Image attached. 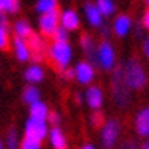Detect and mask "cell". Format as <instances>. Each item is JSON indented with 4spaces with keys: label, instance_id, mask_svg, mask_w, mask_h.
Instances as JSON below:
<instances>
[{
    "label": "cell",
    "instance_id": "5bb4252c",
    "mask_svg": "<svg viewBox=\"0 0 149 149\" xmlns=\"http://www.w3.org/2000/svg\"><path fill=\"white\" fill-rule=\"evenodd\" d=\"M131 26H132V22H131L130 15L122 14V15H119L116 20H114V26H113L114 33H116L117 37H125L126 33L130 32Z\"/></svg>",
    "mask_w": 149,
    "mask_h": 149
},
{
    "label": "cell",
    "instance_id": "d590c367",
    "mask_svg": "<svg viewBox=\"0 0 149 149\" xmlns=\"http://www.w3.org/2000/svg\"><path fill=\"white\" fill-rule=\"evenodd\" d=\"M140 149H149V140H146L143 145H141V148Z\"/></svg>",
    "mask_w": 149,
    "mask_h": 149
},
{
    "label": "cell",
    "instance_id": "e0dca14e",
    "mask_svg": "<svg viewBox=\"0 0 149 149\" xmlns=\"http://www.w3.org/2000/svg\"><path fill=\"white\" fill-rule=\"evenodd\" d=\"M24 79L28 81V82H31V84H37V82H40V81L44 79V70L40 65L33 64V65H31V67L26 69Z\"/></svg>",
    "mask_w": 149,
    "mask_h": 149
},
{
    "label": "cell",
    "instance_id": "8d00e7d4",
    "mask_svg": "<svg viewBox=\"0 0 149 149\" xmlns=\"http://www.w3.org/2000/svg\"><path fill=\"white\" fill-rule=\"evenodd\" d=\"M82 149H94V148H93V146H91V145H85V146H84V148H82Z\"/></svg>",
    "mask_w": 149,
    "mask_h": 149
},
{
    "label": "cell",
    "instance_id": "cb8c5ba5",
    "mask_svg": "<svg viewBox=\"0 0 149 149\" xmlns=\"http://www.w3.org/2000/svg\"><path fill=\"white\" fill-rule=\"evenodd\" d=\"M3 12H11V14L18 12V2H15V0H0V14H3Z\"/></svg>",
    "mask_w": 149,
    "mask_h": 149
},
{
    "label": "cell",
    "instance_id": "f35d334b",
    "mask_svg": "<svg viewBox=\"0 0 149 149\" xmlns=\"http://www.w3.org/2000/svg\"><path fill=\"white\" fill-rule=\"evenodd\" d=\"M146 3H148V6H149V0H146Z\"/></svg>",
    "mask_w": 149,
    "mask_h": 149
},
{
    "label": "cell",
    "instance_id": "ffe728a7",
    "mask_svg": "<svg viewBox=\"0 0 149 149\" xmlns=\"http://www.w3.org/2000/svg\"><path fill=\"white\" fill-rule=\"evenodd\" d=\"M14 32H15V35L18 38H29L32 35V29H31V26L29 23L26 22V20H18V22H15L14 24Z\"/></svg>",
    "mask_w": 149,
    "mask_h": 149
},
{
    "label": "cell",
    "instance_id": "e575fe53",
    "mask_svg": "<svg viewBox=\"0 0 149 149\" xmlns=\"http://www.w3.org/2000/svg\"><path fill=\"white\" fill-rule=\"evenodd\" d=\"M100 29H102V35H104L105 38H107L108 35H110V29H108L107 26H104V24H102V26H100Z\"/></svg>",
    "mask_w": 149,
    "mask_h": 149
},
{
    "label": "cell",
    "instance_id": "5b68a950",
    "mask_svg": "<svg viewBox=\"0 0 149 149\" xmlns=\"http://www.w3.org/2000/svg\"><path fill=\"white\" fill-rule=\"evenodd\" d=\"M116 63V52L114 47L108 43L104 41L97 46V64L99 67H102L104 70H111Z\"/></svg>",
    "mask_w": 149,
    "mask_h": 149
},
{
    "label": "cell",
    "instance_id": "4316f807",
    "mask_svg": "<svg viewBox=\"0 0 149 149\" xmlns=\"http://www.w3.org/2000/svg\"><path fill=\"white\" fill-rule=\"evenodd\" d=\"M6 146L8 149H18V140H17V131L9 130L6 135Z\"/></svg>",
    "mask_w": 149,
    "mask_h": 149
},
{
    "label": "cell",
    "instance_id": "4dcf8cb0",
    "mask_svg": "<svg viewBox=\"0 0 149 149\" xmlns=\"http://www.w3.org/2000/svg\"><path fill=\"white\" fill-rule=\"evenodd\" d=\"M141 26H143L145 29L149 31V8L146 9V12L143 14V20H141Z\"/></svg>",
    "mask_w": 149,
    "mask_h": 149
},
{
    "label": "cell",
    "instance_id": "7c38bea8",
    "mask_svg": "<svg viewBox=\"0 0 149 149\" xmlns=\"http://www.w3.org/2000/svg\"><path fill=\"white\" fill-rule=\"evenodd\" d=\"M59 22L65 31H74L79 28V17L73 9H65L64 12H61Z\"/></svg>",
    "mask_w": 149,
    "mask_h": 149
},
{
    "label": "cell",
    "instance_id": "1f68e13d",
    "mask_svg": "<svg viewBox=\"0 0 149 149\" xmlns=\"http://www.w3.org/2000/svg\"><path fill=\"white\" fill-rule=\"evenodd\" d=\"M143 53L146 58H149V35L143 40Z\"/></svg>",
    "mask_w": 149,
    "mask_h": 149
},
{
    "label": "cell",
    "instance_id": "44dd1931",
    "mask_svg": "<svg viewBox=\"0 0 149 149\" xmlns=\"http://www.w3.org/2000/svg\"><path fill=\"white\" fill-rule=\"evenodd\" d=\"M40 100V91L35 88V87H26L24 91H23V102L32 105Z\"/></svg>",
    "mask_w": 149,
    "mask_h": 149
},
{
    "label": "cell",
    "instance_id": "603a6c76",
    "mask_svg": "<svg viewBox=\"0 0 149 149\" xmlns=\"http://www.w3.org/2000/svg\"><path fill=\"white\" fill-rule=\"evenodd\" d=\"M96 8L102 15H111L116 9V5H114V0H97Z\"/></svg>",
    "mask_w": 149,
    "mask_h": 149
},
{
    "label": "cell",
    "instance_id": "9c48e42d",
    "mask_svg": "<svg viewBox=\"0 0 149 149\" xmlns=\"http://www.w3.org/2000/svg\"><path fill=\"white\" fill-rule=\"evenodd\" d=\"M134 128L140 137H148L149 135V107H145L137 113L134 120Z\"/></svg>",
    "mask_w": 149,
    "mask_h": 149
},
{
    "label": "cell",
    "instance_id": "d6a6232c",
    "mask_svg": "<svg viewBox=\"0 0 149 149\" xmlns=\"http://www.w3.org/2000/svg\"><path fill=\"white\" fill-rule=\"evenodd\" d=\"M49 120L52 122L53 125H58V123H59V120H61V117H59V114H58V113H52V114H49Z\"/></svg>",
    "mask_w": 149,
    "mask_h": 149
},
{
    "label": "cell",
    "instance_id": "8fae6325",
    "mask_svg": "<svg viewBox=\"0 0 149 149\" xmlns=\"http://www.w3.org/2000/svg\"><path fill=\"white\" fill-rule=\"evenodd\" d=\"M81 47L84 49L85 55L88 56V59H90V64H91V65H93V64L99 65V64H97V46L94 44L93 38H91L90 35H87V33H84V35L81 37Z\"/></svg>",
    "mask_w": 149,
    "mask_h": 149
},
{
    "label": "cell",
    "instance_id": "2e32d148",
    "mask_svg": "<svg viewBox=\"0 0 149 149\" xmlns=\"http://www.w3.org/2000/svg\"><path fill=\"white\" fill-rule=\"evenodd\" d=\"M14 50H15V56L18 61H28L31 58V50H29V46L28 41L23 38H15L14 40Z\"/></svg>",
    "mask_w": 149,
    "mask_h": 149
},
{
    "label": "cell",
    "instance_id": "d6986e66",
    "mask_svg": "<svg viewBox=\"0 0 149 149\" xmlns=\"http://www.w3.org/2000/svg\"><path fill=\"white\" fill-rule=\"evenodd\" d=\"M49 135H50V143L55 149H67L65 137H64V134L59 128H53Z\"/></svg>",
    "mask_w": 149,
    "mask_h": 149
},
{
    "label": "cell",
    "instance_id": "ac0fdd59",
    "mask_svg": "<svg viewBox=\"0 0 149 149\" xmlns=\"http://www.w3.org/2000/svg\"><path fill=\"white\" fill-rule=\"evenodd\" d=\"M31 117L32 119H38V120H46L49 117V108L44 102L38 100V102L31 105Z\"/></svg>",
    "mask_w": 149,
    "mask_h": 149
},
{
    "label": "cell",
    "instance_id": "83f0119b",
    "mask_svg": "<svg viewBox=\"0 0 149 149\" xmlns=\"http://www.w3.org/2000/svg\"><path fill=\"white\" fill-rule=\"evenodd\" d=\"M9 44V37H8V31H6L5 26L0 24V49H8Z\"/></svg>",
    "mask_w": 149,
    "mask_h": 149
},
{
    "label": "cell",
    "instance_id": "30bf717a",
    "mask_svg": "<svg viewBox=\"0 0 149 149\" xmlns=\"http://www.w3.org/2000/svg\"><path fill=\"white\" fill-rule=\"evenodd\" d=\"M74 78L78 79L79 84H90L94 78V67L90 63H79L74 67Z\"/></svg>",
    "mask_w": 149,
    "mask_h": 149
},
{
    "label": "cell",
    "instance_id": "f546056e",
    "mask_svg": "<svg viewBox=\"0 0 149 149\" xmlns=\"http://www.w3.org/2000/svg\"><path fill=\"white\" fill-rule=\"evenodd\" d=\"M117 149H137V146H135V143L132 140H126V141H123Z\"/></svg>",
    "mask_w": 149,
    "mask_h": 149
},
{
    "label": "cell",
    "instance_id": "9a60e30c",
    "mask_svg": "<svg viewBox=\"0 0 149 149\" xmlns=\"http://www.w3.org/2000/svg\"><path fill=\"white\" fill-rule=\"evenodd\" d=\"M84 12H85V17H87V22L91 26H102V14H100L99 9L96 8V5L87 3L84 6Z\"/></svg>",
    "mask_w": 149,
    "mask_h": 149
},
{
    "label": "cell",
    "instance_id": "d4e9b609",
    "mask_svg": "<svg viewBox=\"0 0 149 149\" xmlns=\"http://www.w3.org/2000/svg\"><path fill=\"white\" fill-rule=\"evenodd\" d=\"M41 148V141L32 137H24L22 141V146L20 149H40Z\"/></svg>",
    "mask_w": 149,
    "mask_h": 149
},
{
    "label": "cell",
    "instance_id": "836d02e7",
    "mask_svg": "<svg viewBox=\"0 0 149 149\" xmlns=\"http://www.w3.org/2000/svg\"><path fill=\"white\" fill-rule=\"evenodd\" d=\"M64 76H65L67 79L74 78V69H65V70H64Z\"/></svg>",
    "mask_w": 149,
    "mask_h": 149
},
{
    "label": "cell",
    "instance_id": "4fadbf2b",
    "mask_svg": "<svg viewBox=\"0 0 149 149\" xmlns=\"http://www.w3.org/2000/svg\"><path fill=\"white\" fill-rule=\"evenodd\" d=\"M85 100H87V104H88V107L91 108V110L100 108V105H102V102H104L102 90H100L99 87H90V88L85 91Z\"/></svg>",
    "mask_w": 149,
    "mask_h": 149
},
{
    "label": "cell",
    "instance_id": "8992f818",
    "mask_svg": "<svg viewBox=\"0 0 149 149\" xmlns=\"http://www.w3.org/2000/svg\"><path fill=\"white\" fill-rule=\"evenodd\" d=\"M47 135V123L46 120H38L29 117L24 126V137H32L41 141Z\"/></svg>",
    "mask_w": 149,
    "mask_h": 149
},
{
    "label": "cell",
    "instance_id": "7402d4cb",
    "mask_svg": "<svg viewBox=\"0 0 149 149\" xmlns=\"http://www.w3.org/2000/svg\"><path fill=\"white\" fill-rule=\"evenodd\" d=\"M58 0H37V11L40 14H46V12H50L53 9H56Z\"/></svg>",
    "mask_w": 149,
    "mask_h": 149
},
{
    "label": "cell",
    "instance_id": "7a4b0ae2",
    "mask_svg": "<svg viewBox=\"0 0 149 149\" xmlns=\"http://www.w3.org/2000/svg\"><path fill=\"white\" fill-rule=\"evenodd\" d=\"M111 94L113 99L120 108H126L131 105L132 100V91L130 90V87L126 85L123 79V72L122 67H116L111 78Z\"/></svg>",
    "mask_w": 149,
    "mask_h": 149
},
{
    "label": "cell",
    "instance_id": "277c9868",
    "mask_svg": "<svg viewBox=\"0 0 149 149\" xmlns=\"http://www.w3.org/2000/svg\"><path fill=\"white\" fill-rule=\"evenodd\" d=\"M120 134V122L117 119H110L107 123L102 126L100 131V143L104 149H111L114 148L116 141Z\"/></svg>",
    "mask_w": 149,
    "mask_h": 149
},
{
    "label": "cell",
    "instance_id": "6da1fadb",
    "mask_svg": "<svg viewBox=\"0 0 149 149\" xmlns=\"http://www.w3.org/2000/svg\"><path fill=\"white\" fill-rule=\"evenodd\" d=\"M122 72H123L125 82L130 87L131 91L145 88V85L148 82V76H146V72L143 69V65L140 64V61L137 58L128 59L125 63V65L122 67Z\"/></svg>",
    "mask_w": 149,
    "mask_h": 149
},
{
    "label": "cell",
    "instance_id": "3957f363",
    "mask_svg": "<svg viewBox=\"0 0 149 149\" xmlns=\"http://www.w3.org/2000/svg\"><path fill=\"white\" fill-rule=\"evenodd\" d=\"M49 56L58 69L65 70L72 61V47L69 43H53L49 49Z\"/></svg>",
    "mask_w": 149,
    "mask_h": 149
},
{
    "label": "cell",
    "instance_id": "484cf974",
    "mask_svg": "<svg viewBox=\"0 0 149 149\" xmlns=\"http://www.w3.org/2000/svg\"><path fill=\"white\" fill-rule=\"evenodd\" d=\"M53 38H55V43H67L69 40V31H65L63 26H58L53 32Z\"/></svg>",
    "mask_w": 149,
    "mask_h": 149
},
{
    "label": "cell",
    "instance_id": "52a82bcc",
    "mask_svg": "<svg viewBox=\"0 0 149 149\" xmlns=\"http://www.w3.org/2000/svg\"><path fill=\"white\" fill-rule=\"evenodd\" d=\"M58 22H59V11L56 8V9L46 12V14L40 17V31H41L43 35L50 37V35H53L55 29L58 28Z\"/></svg>",
    "mask_w": 149,
    "mask_h": 149
},
{
    "label": "cell",
    "instance_id": "f1b7e54d",
    "mask_svg": "<svg viewBox=\"0 0 149 149\" xmlns=\"http://www.w3.org/2000/svg\"><path fill=\"white\" fill-rule=\"evenodd\" d=\"M102 120H104L102 114L96 111V113H93V114H91V117H90V123H91L93 126H99L100 123H102Z\"/></svg>",
    "mask_w": 149,
    "mask_h": 149
},
{
    "label": "cell",
    "instance_id": "74e56055",
    "mask_svg": "<svg viewBox=\"0 0 149 149\" xmlns=\"http://www.w3.org/2000/svg\"><path fill=\"white\" fill-rule=\"evenodd\" d=\"M0 149H3V145H2V141H0Z\"/></svg>",
    "mask_w": 149,
    "mask_h": 149
},
{
    "label": "cell",
    "instance_id": "ab89813d",
    "mask_svg": "<svg viewBox=\"0 0 149 149\" xmlns=\"http://www.w3.org/2000/svg\"><path fill=\"white\" fill-rule=\"evenodd\" d=\"M15 2H18V0H15Z\"/></svg>",
    "mask_w": 149,
    "mask_h": 149
},
{
    "label": "cell",
    "instance_id": "ba28073f",
    "mask_svg": "<svg viewBox=\"0 0 149 149\" xmlns=\"http://www.w3.org/2000/svg\"><path fill=\"white\" fill-rule=\"evenodd\" d=\"M28 46H29V50H31V58L35 61V63H38V61H41L44 58L46 44L38 35L32 33V35L28 38Z\"/></svg>",
    "mask_w": 149,
    "mask_h": 149
}]
</instances>
